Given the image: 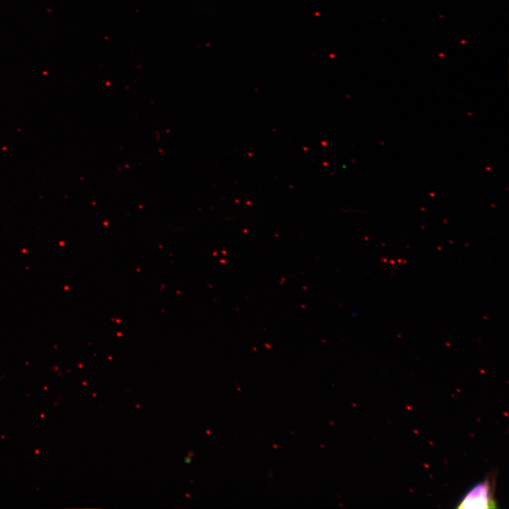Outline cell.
I'll return each instance as SVG.
<instances>
[{
  "label": "cell",
  "instance_id": "1",
  "mask_svg": "<svg viewBox=\"0 0 509 509\" xmlns=\"http://www.w3.org/2000/svg\"><path fill=\"white\" fill-rule=\"evenodd\" d=\"M493 480L486 477L472 487L459 502L458 508H496Z\"/></svg>",
  "mask_w": 509,
  "mask_h": 509
}]
</instances>
